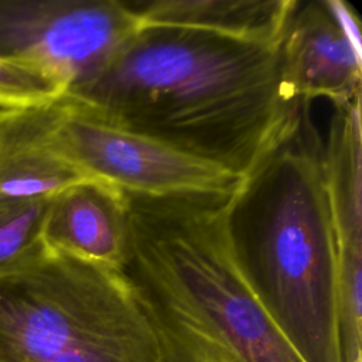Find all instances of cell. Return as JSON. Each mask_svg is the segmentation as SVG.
Instances as JSON below:
<instances>
[{
  "mask_svg": "<svg viewBox=\"0 0 362 362\" xmlns=\"http://www.w3.org/2000/svg\"><path fill=\"white\" fill-rule=\"evenodd\" d=\"M105 122L247 177L298 127L277 49L208 33L139 28L65 93Z\"/></svg>",
  "mask_w": 362,
  "mask_h": 362,
  "instance_id": "obj_1",
  "label": "cell"
},
{
  "mask_svg": "<svg viewBox=\"0 0 362 362\" xmlns=\"http://www.w3.org/2000/svg\"><path fill=\"white\" fill-rule=\"evenodd\" d=\"M127 195L120 272L160 362H305L266 314L230 250V194Z\"/></svg>",
  "mask_w": 362,
  "mask_h": 362,
  "instance_id": "obj_2",
  "label": "cell"
},
{
  "mask_svg": "<svg viewBox=\"0 0 362 362\" xmlns=\"http://www.w3.org/2000/svg\"><path fill=\"white\" fill-rule=\"evenodd\" d=\"M226 232L255 297L305 362H339L338 270L321 167L307 115L232 192Z\"/></svg>",
  "mask_w": 362,
  "mask_h": 362,
  "instance_id": "obj_3",
  "label": "cell"
},
{
  "mask_svg": "<svg viewBox=\"0 0 362 362\" xmlns=\"http://www.w3.org/2000/svg\"><path fill=\"white\" fill-rule=\"evenodd\" d=\"M0 362H160V354L119 269L41 239L0 272Z\"/></svg>",
  "mask_w": 362,
  "mask_h": 362,
  "instance_id": "obj_4",
  "label": "cell"
},
{
  "mask_svg": "<svg viewBox=\"0 0 362 362\" xmlns=\"http://www.w3.org/2000/svg\"><path fill=\"white\" fill-rule=\"evenodd\" d=\"M13 112L47 150L85 177L127 194H230L243 180L161 141L105 122L68 95Z\"/></svg>",
  "mask_w": 362,
  "mask_h": 362,
  "instance_id": "obj_5",
  "label": "cell"
},
{
  "mask_svg": "<svg viewBox=\"0 0 362 362\" xmlns=\"http://www.w3.org/2000/svg\"><path fill=\"white\" fill-rule=\"evenodd\" d=\"M137 30L123 0H0V54L33 66L66 93Z\"/></svg>",
  "mask_w": 362,
  "mask_h": 362,
  "instance_id": "obj_6",
  "label": "cell"
},
{
  "mask_svg": "<svg viewBox=\"0 0 362 362\" xmlns=\"http://www.w3.org/2000/svg\"><path fill=\"white\" fill-rule=\"evenodd\" d=\"M321 167L338 270L339 362H362V133L361 100L334 109L321 139Z\"/></svg>",
  "mask_w": 362,
  "mask_h": 362,
  "instance_id": "obj_7",
  "label": "cell"
},
{
  "mask_svg": "<svg viewBox=\"0 0 362 362\" xmlns=\"http://www.w3.org/2000/svg\"><path fill=\"white\" fill-rule=\"evenodd\" d=\"M286 95L307 105L315 98L334 109L361 100L362 47L354 44L324 0L298 1L277 48Z\"/></svg>",
  "mask_w": 362,
  "mask_h": 362,
  "instance_id": "obj_8",
  "label": "cell"
},
{
  "mask_svg": "<svg viewBox=\"0 0 362 362\" xmlns=\"http://www.w3.org/2000/svg\"><path fill=\"white\" fill-rule=\"evenodd\" d=\"M41 239L82 260L122 269L129 242L127 195L100 180H85L51 198Z\"/></svg>",
  "mask_w": 362,
  "mask_h": 362,
  "instance_id": "obj_9",
  "label": "cell"
},
{
  "mask_svg": "<svg viewBox=\"0 0 362 362\" xmlns=\"http://www.w3.org/2000/svg\"><path fill=\"white\" fill-rule=\"evenodd\" d=\"M139 28L170 27L277 49L297 0H133Z\"/></svg>",
  "mask_w": 362,
  "mask_h": 362,
  "instance_id": "obj_10",
  "label": "cell"
},
{
  "mask_svg": "<svg viewBox=\"0 0 362 362\" xmlns=\"http://www.w3.org/2000/svg\"><path fill=\"white\" fill-rule=\"evenodd\" d=\"M85 180L92 178L41 146L13 110H0V198L52 197Z\"/></svg>",
  "mask_w": 362,
  "mask_h": 362,
  "instance_id": "obj_11",
  "label": "cell"
},
{
  "mask_svg": "<svg viewBox=\"0 0 362 362\" xmlns=\"http://www.w3.org/2000/svg\"><path fill=\"white\" fill-rule=\"evenodd\" d=\"M52 197L0 198V272L14 266L41 240Z\"/></svg>",
  "mask_w": 362,
  "mask_h": 362,
  "instance_id": "obj_12",
  "label": "cell"
},
{
  "mask_svg": "<svg viewBox=\"0 0 362 362\" xmlns=\"http://www.w3.org/2000/svg\"><path fill=\"white\" fill-rule=\"evenodd\" d=\"M66 92L33 66L0 54V110H17L49 103Z\"/></svg>",
  "mask_w": 362,
  "mask_h": 362,
  "instance_id": "obj_13",
  "label": "cell"
}]
</instances>
